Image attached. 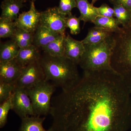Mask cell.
<instances>
[{
    "label": "cell",
    "instance_id": "obj_1",
    "mask_svg": "<svg viewBox=\"0 0 131 131\" xmlns=\"http://www.w3.org/2000/svg\"><path fill=\"white\" fill-rule=\"evenodd\" d=\"M130 90L113 70L83 72L80 81L51 99L52 131H127Z\"/></svg>",
    "mask_w": 131,
    "mask_h": 131
},
{
    "label": "cell",
    "instance_id": "obj_2",
    "mask_svg": "<svg viewBox=\"0 0 131 131\" xmlns=\"http://www.w3.org/2000/svg\"><path fill=\"white\" fill-rule=\"evenodd\" d=\"M40 62L46 81L51 82L62 90L73 88L81 80L77 64L65 56L54 57L45 54Z\"/></svg>",
    "mask_w": 131,
    "mask_h": 131
},
{
    "label": "cell",
    "instance_id": "obj_3",
    "mask_svg": "<svg viewBox=\"0 0 131 131\" xmlns=\"http://www.w3.org/2000/svg\"><path fill=\"white\" fill-rule=\"evenodd\" d=\"M113 36L115 45L111 66L131 91V20Z\"/></svg>",
    "mask_w": 131,
    "mask_h": 131
},
{
    "label": "cell",
    "instance_id": "obj_4",
    "mask_svg": "<svg viewBox=\"0 0 131 131\" xmlns=\"http://www.w3.org/2000/svg\"><path fill=\"white\" fill-rule=\"evenodd\" d=\"M114 45L113 34L98 44L84 45L85 51L78 65L83 72L113 70L111 60Z\"/></svg>",
    "mask_w": 131,
    "mask_h": 131
},
{
    "label": "cell",
    "instance_id": "obj_5",
    "mask_svg": "<svg viewBox=\"0 0 131 131\" xmlns=\"http://www.w3.org/2000/svg\"><path fill=\"white\" fill-rule=\"evenodd\" d=\"M56 88L45 80L25 89L30 99L35 115L46 116L50 114L51 97Z\"/></svg>",
    "mask_w": 131,
    "mask_h": 131
},
{
    "label": "cell",
    "instance_id": "obj_6",
    "mask_svg": "<svg viewBox=\"0 0 131 131\" xmlns=\"http://www.w3.org/2000/svg\"><path fill=\"white\" fill-rule=\"evenodd\" d=\"M67 16L62 14L58 7L50 8L40 12L39 24L61 35H66Z\"/></svg>",
    "mask_w": 131,
    "mask_h": 131
},
{
    "label": "cell",
    "instance_id": "obj_7",
    "mask_svg": "<svg viewBox=\"0 0 131 131\" xmlns=\"http://www.w3.org/2000/svg\"><path fill=\"white\" fill-rule=\"evenodd\" d=\"M45 80L44 72L40 61H35L23 68L16 86L26 89Z\"/></svg>",
    "mask_w": 131,
    "mask_h": 131
},
{
    "label": "cell",
    "instance_id": "obj_8",
    "mask_svg": "<svg viewBox=\"0 0 131 131\" xmlns=\"http://www.w3.org/2000/svg\"><path fill=\"white\" fill-rule=\"evenodd\" d=\"M12 110L21 118L35 115L30 97L25 89L16 87L13 93Z\"/></svg>",
    "mask_w": 131,
    "mask_h": 131
},
{
    "label": "cell",
    "instance_id": "obj_9",
    "mask_svg": "<svg viewBox=\"0 0 131 131\" xmlns=\"http://www.w3.org/2000/svg\"><path fill=\"white\" fill-rule=\"evenodd\" d=\"M40 12L35 8L34 2H31L30 9L19 14L14 22L16 27L34 34L39 25Z\"/></svg>",
    "mask_w": 131,
    "mask_h": 131
},
{
    "label": "cell",
    "instance_id": "obj_10",
    "mask_svg": "<svg viewBox=\"0 0 131 131\" xmlns=\"http://www.w3.org/2000/svg\"><path fill=\"white\" fill-rule=\"evenodd\" d=\"M23 68L15 59L0 62V81L16 85Z\"/></svg>",
    "mask_w": 131,
    "mask_h": 131
},
{
    "label": "cell",
    "instance_id": "obj_11",
    "mask_svg": "<svg viewBox=\"0 0 131 131\" xmlns=\"http://www.w3.org/2000/svg\"><path fill=\"white\" fill-rule=\"evenodd\" d=\"M82 40L74 39L69 34L66 35L64 42V56L78 65L85 51Z\"/></svg>",
    "mask_w": 131,
    "mask_h": 131
},
{
    "label": "cell",
    "instance_id": "obj_12",
    "mask_svg": "<svg viewBox=\"0 0 131 131\" xmlns=\"http://www.w3.org/2000/svg\"><path fill=\"white\" fill-rule=\"evenodd\" d=\"M60 35L39 24L34 33L33 45L42 49Z\"/></svg>",
    "mask_w": 131,
    "mask_h": 131
},
{
    "label": "cell",
    "instance_id": "obj_13",
    "mask_svg": "<svg viewBox=\"0 0 131 131\" xmlns=\"http://www.w3.org/2000/svg\"><path fill=\"white\" fill-rule=\"evenodd\" d=\"M24 2L22 0H3L1 6L2 13L0 18L14 21L19 14L20 10L24 7Z\"/></svg>",
    "mask_w": 131,
    "mask_h": 131
},
{
    "label": "cell",
    "instance_id": "obj_14",
    "mask_svg": "<svg viewBox=\"0 0 131 131\" xmlns=\"http://www.w3.org/2000/svg\"><path fill=\"white\" fill-rule=\"evenodd\" d=\"M41 56L39 48L34 45L20 49L15 59L23 67L35 61H40Z\"/></svg>",
    "mask_w": 131,
    "mask_h": 131
},
{
    "label": "cell",
    "instance_id": "obj_15",
    "mask_svg": "<svg viewBox=\"0 0 131 131\" xmlns=\"http://www.w3.org/2000/svg\"><path fill=\"white\" fill-rule=\"evenodd\" d=\"M77 8L80 13L79 17L81 21L84 24L86 22L93 23L98 16H100L98 12L97 7L94 6L88 0H76Z\"/></svg>",
    "mask_w": 131,
    "mask_h": 131
},
{
    "label": "cell",
    "instance_id": "obj_16",
    "mask_svg": "<svg viewBox=\"0 0 131 131\" xmlns=\"http://www.w3.org/2000/svg\"><path fill=\"white\" fill-rule=\"evenodd\" d=\"M45 118L37 115L22 118L19 131H52L50 128L46 130L43 127V123Z\"/></svg>",
    "mask_w": 131,
    "mask_h": 131
},
{
    "label": "cell",
    "instance_id": "obj_17",
    "mask_svg": "<svg viewBox=\"0 0 131 131\" xmlns=\"http://www.w3.org/2000/svg\"><path fill=\"white\" fill-rule=\"evenodd\" d=\"M102 28L94 26L89 29L88 34L82 42L84 45H93L100 43L113 34Z\"/></svg>",
    "mask_w": 131,
    "mask_h": 131
},
{
    "label": "cell",
    "instance_id": "obj_18",
    "mask_svg": "<svg viewBox=\"0 0 131 131\" xmlns=\"http://www.w3.org/2000/svg\"><path fill=\"white\" fill-rule=\"evenodd\" d=\"M66 35H60L56 39L42 48L45 54L54 57L64 56Z\"/></svg>",
    "mask_w": 131,
    "mask_h": 131
},
{
    "label": "cell",
    "instance_id": "obj_19",
    "mask_svg": "<svg viewBox=\"0 0 131 131\" xmlns=\"http://www.w3.org/2000/svg\"><path fill=\"white\" fill-rule=\"evenodd\" d=\"M20 48L14 40L1 43L0 62L10 61L16 58Z\"/></svg>",
    "mask_w": 131,
    "mask_h": 131
},
{
    "label": "cell",
    "instance_id": "obj_20",
    "mask_svg": "<svg viewBox=\"0 0 131 131\" xmlns=\"http://www.w3.org/2000/svg\"><path fill=\"white\" fill-rule=\"evenodd\" d=\"M94 26L105 29L115 33L120 30L121 27L119 21L115 17H107L100 16L93 22Z\"/></svg>",
    "mask_w": 131,
    "mask_h": 131
},
{
    "label": "cell",
    "instance_id": "obj_21",
    "mask_svg": "<svg viewBox=\"0 0 131 131\" xmlns=\"http://www.w3.org/2000/svg\"><path fill=\"white\" fill-rule=\"evenodd\" d=\"M34 34L20 28H16L11 39L17 44L20 49L33 45Z\"/></svg>",
    "mask_w": 131,
    "mask_h": 131
},
{
    "label": "cell",
    "instance_id": "obj_22",
    "mask_svg": "<svg viewBox=\"0 0 131 131\" xmlns=\"http://www.w3.org/2000/svg\"><path fill=\"white\" fill-rule=\"evenodd\" d=\"M16 27L14 21L0 18V38H12Z\"/></svg>",
    "mask_w": 131,
    "mask_h": 131
},
{
    "label": "cell",
    "instance_id": "obj_23",
    "mask_svg": "<svg viewBox=\"0 0 131 131\" xmlns=\"http://www.w3.org/2000/svg\"><path fill=\"white\" fill-rule=\"evenodd\" d=\"M115 17L122 26L126 25L131 20V11L119 5H113Z\"/></svg>",
    "mask_w": 131,
    "mask_h": 131
},
{
    "label": "cell",
    "instance_id": "obj_24",
    "mask_svg": "<svg viewBox=\"0 0 131 131\" xmlns=\"http://www.w3.org/2000/svg\"><path fill=\"white\" fill-rule=\"evenodd\" d=\"M13 94L6 100L0 105V127L2 128L7 122L8 115L9 110L13 109Z\"/></svg>",
    "mask_w": 131,
    "mask_h": 131
},
{
    "label": "cell",
    "instance_id": "obj_25",
    "mask_svg": "<svg viewBox=\"0 0 131 131\" xmlns=\"http://www.w3.org/2000/svg\"><path fill=\"white\" fill-rule=\"evenodd\" d=\"M81 21L80 18H77L75 15L72 14L66 17V27L69 28L70 33L72 35H77L80 32V23Z\"/></svg>",
    "mask_w": 131,
    "mask_h": 131
},
{
    "label": "cell",
    "instance_id": "obj_26",
    "mask_svg": "<svg viewBox=\"0 0 131 131\" xmlns=\"http://www.w3.org/2000/svg\"><path fill=\"white\" fill-rule=\"evenodd\" d=\"M16 88L15 84L0 81V103L8 99Z\"/></svg>",
    "mask_w": 131,
    "mask_h": 131
},
{
    "label": "cell",
    "instance_id": "obj_27",
    "mask_svg": "<svg viewBox=\"0 0 131 131\" xmlns=\"http://www.w3.org/2000/svg\"><path fill=\"white\" fill-rule=\"evenodd\" d=\"M77 7L76 0H60L59 5L58 7L59 12L66 16L72 14L71 11Z\"/></svg>",
    "mask_w": 131,
    "mask_h": 131
},
{
    "label": "cell",
    "instance_id": "obj_28",
    "mask_svg": "<svg viewBox=\"0 0 131 131\" xmlns=\"http://www.w3.org/2000/svg\"><path fill=\"white\" fill-rule=\"evenodd\" d=\"M98 12L100 16L107 17H115V13L113 8L107 4L104 3L100 7H97Z\"/></svg>",
    "mask_w": 131,
    "mask_h": 131
},
{
    "label": "cell",
    "instance_id": "obj_29",
    "mask_svg": "<svg viewBox=\"0 0 131 131\" xmlns=\"http://www.w3.org/2000/svg\"><path fill=\"white\" fill-rule=\"evenodd\" d=\"M113 5H119L131 11V0H109Z\"/></svg>",
    "mask_w": 131,
    "mask_h": 131
},
{
    "label": "cell",
    "instance_id": "obj_30",
    "mask_svg": "<svg viewBox=\"0 0 131 131\" xmlns=\"http://www.w3.org/2000/svg\"><path fill=\"white\" fill-rule=\"evenodd\" d=\"M98 0H92V1H91V4H92V5H94V4L96 3V1H97Z\"/></svg>",
    "mask_w": 131,
    "mask_h": 131
},
{
    "label": "cell",
    "instance_id": "obj_31",
    "mask_svg": "<svg viewBox=\"0 0 131 131\" xmlns=\"http://www.w3.org/2000/svg\"><path fill=\"white\" fill-rule=\"evenodd\" d=\"M24 2H25V1H26V0H22ZM36 0H31V2H34L35 1H36Z\"/></svg>",
    "mask_w": 131,
    "mask_h": 131
},
{
    "label": "cell",
    "instance_id": "obj_32",
    "mask_svg": "<svg viewBox=\"0 0 131 131\" xmlns=\"http://www.w3.org/2000/svg\"><path fill=\"white\" fill-rule=\"evenodd\" d=\"M11 1H17V0H11Z\"/></svg>",
    "mask_w": 131,
    "mask_h": 131
}]
</instances>
